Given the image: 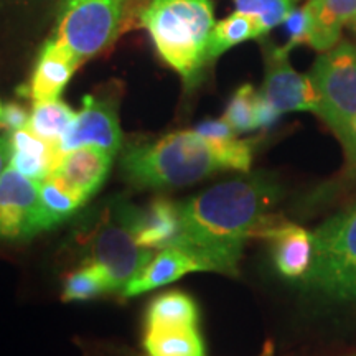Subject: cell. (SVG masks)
<instances>
[{
  "label": "cell",
  "instance_id": "8992f818",
  "mask_svg": "<svg viewBox=\"0 0 356 356\" xmlns=\"http://www.w3.org/2000/svg\"><path fill=\"white\" fill-rule=\"evenodd\" d=\"M127 0H63L53 38L84 61L114 42Z\"/></svg>",
  "mask_w": 356,
  "mask_h": 356
},
{
  "label": "cell",
  "instance_id": "9c48e42d",
  "mask_svg": "<svg viewBox=\"0 0 356 356\" xmlns=\"http://www.w3.org/2000/svg\"><path fill=\"white\" fill-rule=\"evenodd\" d=\"M44 229L40 181L8 165L0 175V238L29 239Z\"/></svg>",
  "mask_w": 356,
  "mask_h": 356
},
{
  "label": "cell",
  "instance_id": "9a60e30c",
  "mask_svg": "<svg viewBox=\"0 0 356 356\" xmlns=\"http://www.w3.org/2000/svg\"><path fill=\"white\" fill-rule=\"evenodd\" d=\"M309 42L320 53L340 43L341 29L356 22V0H307Z\"/></svg>",
  "mask_w": 356,
  "mask_h": 356
},
{
  "label": "cell",
  "instance_id": "484cf974",
  "mask_svg": "<svg viewBox=\"0 0 356 356\" xmlns=\"http://www.w3.org/2000/svg\"><path fill=\"white\" fill-rule=\"evenodd\" d=\"M284 25H286L289 33V42L284 44L287 51L299 47V44H307L309 42V15H307L305 7L293 8L287 20L284 22Z\"/></svg>",
  "mask_w": 356,
  "mask_h": 356
},
{
  "label": "cell",
  "instance_id": "5bb4252c",
  "mask_svg": "<svg viewBox=\"0 0 356 356\" xmlns=\"http://www.w3.org/2000/svg\"><path fill=\"white\" fill-rule=\"evenodd\" d=\"M204 270L202 262L186 249L178 246H167L159 249L157 254L147 262L144 269L134 277L122 291L124 297H136L167 284L175 282L190 273Z\"/></svg>",
  "mask_w": 356,
  "mask_h": 356
},
{
  "label": "cell",
  "instance_id": "277c9868",
  "mask_svg": "<svg viewBox=\"0 0 356 356\" xmlns=\"http://www.w3.org/2000/svg\"><path fill=\"white\" fill-rule=\"evenodd\" d=\"M314 254L300 280L337 304L356 302V202L328 218L312 233Z\"/></svg>",
  "mask_w": 356,
  "mask_h": 356
},
{
  "label": "cell",
  "instance_id": "5b68a950",
  "mask_svg": "<svg viewBox=\"0 0 356 356\" xmlns=\"http://www.w3.org/2000/svg\"><path fill=\"white\" fill-rule=\"evenodd\" d=\"M309 74L320 97L317 115L343 142L356 118V47L340 42L320 53Z\"/></svg>",
  "mask_w": 356,
  "mask_h": 356
},
{
  "label": "cell",
  "instance_id": "d6986e66",
  "mask_svg": "<svg viewBox=\"0 0 356 356\" xmlns=\"http://www.w3.org/2000/svg\"><path fill=\"white\" fill-rule=\"evenodd\" d=\"M198 309L184 292H168L155 297L145 315V328L197 327Z\"/></svg>",
  "mask_w": 356,
  "mask_h": 356
},
{
  "label": "cell",
  "instance_id": "7c38bea8",
  "mask_svg": "<svg viewBox=\"0 0 356 356\" xmlns=\"http://www.w3.org/2000/svg\"><path fill=\"white\" fill-rule=\"evenodd\" d=\"M119 218L137 243L149 249L170 246L180 233V203L165 198L154 200L144 208L127 207Z\"/></svg>",
  "mask_w": 356,
  "mask_h": 356
},
{
  "label": "cell",
  "instance_id": "3957f363",
  "mask_svg": "<svg viewBox=\"0 0 356 356\" xmlns=\"http://www.w3.org/2000/svg\"><path fill=\"white\" fill-rule=\"evenodd\" d=\"M139 20L162 60L188 86L197 84L210 63L208 43L216 24L211 0H147Z\"/></svg>",
  "mask_w": 356,
  "mask_h": 356
},
{
  "label": "cell",
  "instance_id": "ffe728a7",
  "mask_svg": "<svg viewBox=\"0 0 356 356\" xmlns=\"http://www.w3.org/2000/svg\"><path fill=\"white\" fill-rule=\"evenodd\" d=\"M74 115L76 113L63 101H40L33 104L26 129L40 139L50 142L60 149V142L68 132L71 122L74 121Z\"/></svg>",
  "mask_w": 356,
  "mask_h": 356
},
{
  "label": "cell",
  "instance_id": "7402d4cb",
  "mask_svg": "<svg viewBox=\"0 0 356 356\" xmlns=\"http://www.w3.org/2000/svg\"><path fill=\"white\" fill-rule=\"evenodd\" d=\"M40 198H42L43 220L47 229L55 228L56 225L70 218L84 204L81 198L71 193L66 186L51 177L40 184Z\"/></svg>",
  "mask_w": 356,
  "mask_h": 356
},
{
  "label": "cell",
  "instance_id": "6da1fadb",
  "mask_svg": "<svg viewBox=\"0 0 356 356\" xmlns=\"http://www.w3.org/2000/svg\"><path fill=\"white\" fill-rule=\"evenodd\" d=\"M279 198V185L262 173L211 186L180 204V233L170 246L186 249L204 270L236 275L248 239H267L284 221L273 213Z\"/></svg>",
  "mask_w": 356,
  "mask_h": 356
},
{
  "label": "cell",
  "instance_id": "cb8c5ba5",
  "mask_svg": "<svg viewBox=\"0 0 356 356\" xmlns=\"http://www.w3.org/2000/svg\"><path fill=\"white\" fill-rule=\"evenodd\" d=\"M233 3L234 12L256 19L264 37L275 26L282 25L296 8V0H233Z\"/></svg>",
  "mask_w": 356,
  "mask_h": 356
},
{
  "label": "cell",
  "instance_id": "603a6c76",
  "mask_svg": "<svg viewBox=\"0 0 356 356\" xmlns=\"http://www.w3.org/2000/svg\"><path fill=\"white\" fill-rule=\"evenodd\" d=\"M257 99H259V91H256L254 86H251V84H244L234 92L228 102V108H226L222 119L233 127V131L238 136L259 129Z\"/></svg>",
  "mask_w": 356,
  "mask_h": 356
},
{
  "label": "cell",
  "instance_id": "ac0fdd59",
  "mask_svg": "<svg viewBox=\"0 0 356 356\" xmlns=\"http://www.w3.org/2000/svg\"><path fill=\"white\" fill-rule=\"evenodd\" d=\"M147 356H204V343L198 327L145 328Z\"/></svg>",
  "mask_w": 356,
  "mask_h": 356
},
{
  "label": "cell",
  "instance_id": "d6a6232c",
  "mask_svg": "<svg viewBox=\"0 0 356 356\" xmlns=\"http://www.w3.org/2000/svg\"><path fill=\"white\" fill-rule=\"evenodd\" d=\"M353 356H356V355H353Z\"/></svg>",
  "mask_w": 356,
  "mask_h": 356
},
{
  "label": "cell",
  "instance_id": "1f68e13d",
  "mask_svg": "<svg viewBox=\"0 0 356 356\" xmlns=\"http://www.w3.org/2000/svg\"><path fill=\"white\" fill-rule=\"evenodd\" d=\"M350 26H351V29H353V32L356 33V22H353V24H351Z\"/></svg>",
  "mask_w": 356,
  "mask_h": 356
},
{
  "label": "cell",
  "instance_id": "83f0119b",
  "mask_svg": "<svg viewBox=\"0 0 356 356\" xmlns=\"http://www.w3.org/2000/svg\"><path fill=\"white\" fill-rule=\"evenodd\" d=\"M195 131L202 134L204 137H210V139H228V137L238 136V134L233 131V127H231L222 118L216 119V121L202 122Z\"/></svg>",
  "mask_w": 356,
  "mask_h": 356
},
{
  "label": "cell",
  "instance_id": "44dd1931",
  "mask_svg": "<svg viewBox=\"0 0 356 356\" xmlns=\"http://www.w3.org/2000/svg\"><path fill=\"white\" fill-rule=\"evenodd\" d=\"M261 38H264V33L256 19L239 12L231 13L229 17L213 26L210 43H208V61L211 63L213 60H216L218 56H221L222 53H226L236 44Z\"/></svg>",
  "mask_w": 356,
  "mask_h": 356
},
{
  "label": "cell",
  "instance_id": "4dcf8cb0",
  "mask_svg": "<svg viewBox=\"0 0 356 356\" xmlns=\"http://www.w3.org/2000/svg\"><path fill=\"white\" fill-rule=\"evenodd\" d=\"M2 114H3V106H2V102H0V118H2Z\"/></svg>",
  "mask_w": 356,
  "mask_h": 356
},
{
  "label": "cell",
  "instance_id": "4fadbf2b",
  "mask_svg": "<svg viewBox=\"0 0 356 356\" xmlns=\"http://www.w3.org/2000/svg\"><path fill=\"white\" fill-rule=\"evenodd\" d=\"M81 63V58L51 37L40 51L25 95L32 97L35 102L60 99L66 84Z\"/></svg>",
  "mask_w": 356,
  "mask_h": 356
},
{
  "label": "cell",
  "instance_id": "8fae6325",
  "mask_svg": "<svg viewBox=\"0 0 356 356\" xmlns=\"http://www.w3.org/2000/svg\"><path fill=\"white\" fill-rule=\"evenodd\" d=\"M113 159V154L99 147H78L61 155L50 177L86 203L104 184Z\"/></svg>",
  "mask_w": 356,
  "mask_h": 356
},
{
  "label": "cell",
  "instance_id": "f1b7e54d",
  "mask_svg": "<svg viewBox=\"0 0 356 356\" xmlns=\"http://www.w3.org/2000/svg\"><path fill=\"white\" fill-rule=\"evenodd\" d=\"M345 149V155L346 160H348V167L351 168V172L356 173V118L351 121L348 134H346L345 140L341 142Z\"/></svg>",
  "mask_w": 356,
  "mask_h": 356
},
{
  "label": "cell",
  "instance_id": "d4e9b609",
  "mask_svg": "<svg viewBox=\"0 0 356 356\" xmlns=\"http://www.w3.org/2000/svg\"><path fill=\"white\" fill-rule=\"evenodd\" d=\"M109 293L108 282L97 267L86 262L78 270L71 273L65 280L63 300H89Z\"/></svg>",
  "mask_w": 356,
  "mask_h": 356
},
{
  "label": "cell",
  "instance_id": "7a4b0ae2",
  "mask_svg": "<svg viewBox=\"0 0 356 356\" xmlns=\"http://www.w3.org/2000/svg\"><path fill=\"white\" fill-rule=\"evenodd\" d=\"M254 142L236 137L210 139L197 131L167 134L154 142L129 147L122 172L139 188H178L215 172H248Z\"/></svg>",
  "mask_w": 356,
  "mask_h": 356
},
{
  "label": "cell",
  "instance_id": "e0dca14e",
  "mask_svg": "<svg viewBox=\"0 0 356 356\" xmlns=\"http://www.w3.org/2000/svg\"><path fill=\"white\" fill-rule=\"evenodd\" d=\"M267 241L273 243L274 261L280 274L289 279L304 277L314 254L312 233L284 220L270 231Z\"/></svg>",
  "mask_w": 356,
  "mask_h": 356
},
{
  "label": "cell",
  "instance_id": "ba28073f",
  "mask_svg": "<svg viewBox=\"0 0 356 356\" xmlns=\"http://www.w3.org/2000/svg\"><path fill=\"white\" fill-rule=\"evenodd\" d=\"M284 47L266 42V74L261 96L273 106L279 115L284 113H318L320 97L310 74L293 70Z\"/></svg>",
  "mask_w": 356,
  "mask_h": 356
},
{
  "label": "cell",
  "instance_id": "f546056e",
  "mask_svg": "<svg viewBox=\"0 0 356 356\" xmlns=\"http://www.w3.org/2000/svg\"><path fill=\"white\" fill-rule=\"evenodd\" d=\"M10 163V140L8 137L0 136V175Z\"/></svg>",
  "mask_w": 356,
  "mask_h": 356
},
{
  "label": "cell",
  "instance_id": "52a82bcc",
  "mask_svg": "<svg viewBox=\"0 0 356 356\" xmlns=\"http://www.w3.org/2000/svg\"><path fill=\"white\" fill-rule=\"evenodd\" d=\"M152 257V249L140 246L122 222H108L92 238L88 262L101 270L109 292L122 293Z\"/></svg>",
  "mask_w": 356,
  "mask_h": 356
},
{
  "label": "cell",
  "instance_id": "2e32d148",
  "mask_svg": "<svg viewBox=\"0 0 356 356\" xmlns=\"http://www.w3.org/2000/svg\"><path fill=\"white\" fill-rule=\"evenodd\" d=\"M8 140H10L8 165L40 184L50 177L63 155L56 145L40 139L26 127L12 132Z\"/></svg>",
  "mask_w": 356,
  "mask_h": 356
},
{
  "label": "cell",
  "instance_id": "4316f807",
  "mask_svg": "<svg viewBox=\"0 0 356 356\" xmlns=\"http://www.w3.org/2000/svg\"><path fill=\"white\" fill-rule=\"evenodd\" d=\"M30 114H26L20 106L17 104H8L7 108H3V114L0 118V124L7 129L8 132H15L19 129L26 127Z\"/></svg>",
  "mask_w": 356,
  "mask_h": 356
},
{
  "label": "cell",
  "instance_id": "30bf717a",
  "mask_svg": "<svg viewBox=\"0 0 356 356\" xmlns=\"http://www.w3.org/2000/svg\"><path fill=\"white\" fill-rule=\"evenodd\" d=\"M99 147L115 155L122 145V132L119 126L118 109L111 99L97 96H84L83 108L74 115L68 132L60 142L61 152L78 147Z\"/></svg>",
  "mask_w": 356,
  "mask_h": 356
}]
</instances>
